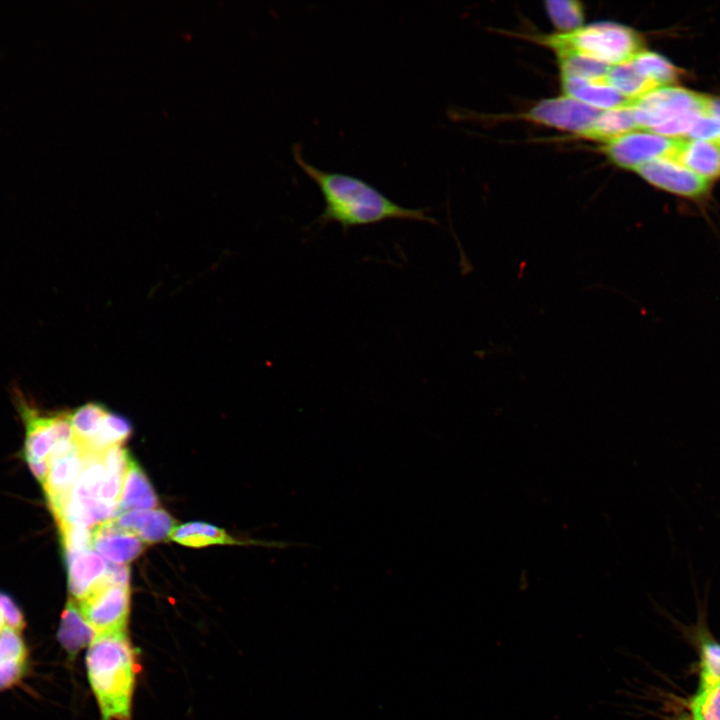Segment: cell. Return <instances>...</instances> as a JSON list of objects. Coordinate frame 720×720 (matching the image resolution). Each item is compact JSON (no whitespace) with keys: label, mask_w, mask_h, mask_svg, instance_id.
Segmentation results:
<instances>
[{"label":"cell","mask_w":720,"mask_h":720,"mask_svg":"<svg viewBox=\"0 0 720 720\" xmlns=\"http://www.w3.org/2000/svg\"><path fill=\"white\" fill-rule=\"evenodd\" d=\"M86 668L101 720H131L138 663L126 631L96 635Z\"/></svg>","instance_id":"7a4b0ae2"},{"label":"cell","mask_w":720,"mask_h":720,"mask_svg":"<svg viewBox=\"0 0 720 720\" xmlns=\"http://www.w3.org/2000/svg\"><path fill=\"white\" fill-rule=\"evenodd\" d=\"M27 663L0 664V691L15 686L22 680Z\"/></svg>","instance_id":"1f68e13d"},{"label":"cell","mask_w":720,"mask_h":720,"mask_svg":"<svg viewBox=\"0 0 720 720\" xmlns=\"http://www.w3.org/2000/svg\"><path fill=\"white\" fill-rule=\"evenodd\" d=\"M538 42L552 49L558 58L574 55L610 67L630 60L642 50V40L637 32L612 22H599L570 32L542 36Z\"/></svg>","instance_id":"3957f363"},{"label":"cell","mask_w":720,"mask_h":720,"mask_svg":"<svg viewBox=\"0 0 720 720\" xmlns=\"http://www.w3.org/2000/svg\"><path fill=\"white\" fill-rule=\"evenodd\" d=\"M86 462V453L78 448L50 464L43 487L52 512L70 496Z\"/></svg>","instance_id":"8fae6325"},{"label":"cell","mask_w":720,"mask_h":720,"mask_svg":"<svg viewBox=\"0 0 720 720\" xmlns=\"http://www.w3.org/2000/svg\"><path fill=\"white\" fill-rule=\"evenodd\" d=\"M673 159L709 181L720 176L719 143L680 138Z\"/></svg>","instance_id":"9a60e30c"},{"label":"cell","mask_w":720,"mask_h":720,"mask_svg":"<svg viewBox=\"0 0 720 720\" xmlns=\"http://www.w3.org/2000/svg\"><path fill=\"white\" fill-rule=\"evenodd\" d=\"M0 615L6 627L22 632L26 626L24 614L19 606L3 592H0Z\"/></svg>","instance_id":"4dcf8cb0"},{"label":"cell","mask_w":720,"mask_h":720,"mask_svg":"<svg viewBox=\"0 0 720 720\" xmlns=\"http://www.w3.org/2000/svg\"><path fill=\"white\" fill-rule=\"evenodd\" d=\"M158 504L157 495L149 479L132 459L126 471L118 501L119 514L134 510L155 509Z\"/></svg>","instance_id":"e0dca14e"},{"label":"cell","mask_w":720,"mask_h":720,"mask_svg":"<svg viewBox=\"0 0 720 720\" xmlns=\"http://www.w3.org/2000/svg\"><path fill=\"white\" fill-rule=\"evenodd\" d=\"M131 431V425L124 417L107 412L88 453H101L109 447L120 446L129 438Z\"/></svg>","instance_id":"603a6c76"},{"label":"cell","mask_w":720,"mask_h":720,"mask_svg":"<svg viewBox=\"0 0 720 720\" xmlns=\"http://www.w3.org/2000/svg\"><path fill=\"white\" fill-rule=\"evenodd\" d=\"M704 112L705 115L720 119V98L705 96Z\"/></svg>","instance_id":"d6a6232c"},{"label":"cell","mask_w":720,"mask_h":720,"mask_svg":"<svg viewBox=\"0 0 720 720\" xmlns=\"http://www.w3.org/2000/svg\"><path fill=\"white\" fill-rule=\"evenodd\" d=\"M638 130L632 108L628 105L601 111L591 128L581 137L606 144Z\"/></svg>","instance_id":"ac0fdd59"},{"label":"cell","mask_w":720,"mask_h":720,"mask_svg":"<svg viewBox=\"0 0 720 720\" xmlns=\"http://www.w3.org/2000/svg\"><path fill=\"white\" fill-rule=\"evenodd\" d=\"M77 604L96 635L126 631L130 609L129 586L109 583L103 576Z\"/></svg>","instance_id":"8992f818"},{"label":"cell","mask_w":720,"mask_h":720,"mask_svg":"<svg viewBox=\"0 0 720 720\" xmlns=\"http://www.w3.org/2000/svg\"><path fill=\"white\" fill-rule=\"evenodd\" d=\"M720 682V645L708 642L702 648L700 689Z\"/></svg>","instance_id":"83f0119b"},{"label":"cell","mask_w":720,"mask_h":720,"mask_svg":"<svg viewBox=\"0 0 720 720\" xmlns=\"http://www.w3.org/2000/svg\"><path fill=\"white\" fill-rule=\"evenodd\" d=\"M560 77H577L584 80H606L610 66L600 62L579 57L564 56L558 58Z\"/></svg>","instance_id":"d4e9b609"},{"label":"cell","mask_w":720,"mask_h":720,"mask_svg":"<svg viewBox=\"0 0 720 720\" xmlns=\"http://www.w3.org/2000/svg\"><path fill=\"white\" fill-rule=\"evenodd\" d=\"M631 59L611 66L606 81L625 98L634 101L659 87L646 78Z\"/></svg>","instance_id":"d6986e66"},{"label":"cell","mask_w":720,"mask_h":720,"mask_svg":"<svg viewBox=\"0 0 720 720\" xmlns=\"http://www.w3.org/2000/svg\"><path fill=\"white\" fill-rule=\"evenodd\" d=\"M113 519L119 527L147 543L164 540L176 526L175 520L159 508L123 512Z\"/></svg>","instance_id":"4fadbf2b"},{"label":"cell","mask_w":720,"mask_h":720,"mask_svg":"<svg viewBox=\"0 0 720 720\" xmlns=\"http://www.w3.org/2000/svg\"><path fill=\"white\" fill-rule=\"evenodd\" d=\"M561 85L564 95L598 110L615 109L631 103L606 80L590 81L577 77H561Z\"/></svg>","instance_id":"5bb4252c"},{"label":"cell","mask_w":720,"mask_h":720,"mask_svg":"<svg viewBox=\"0 0 720 720\" xmlns=\"http://www.w3.org/2000/svg\"><path fill=\"white\" fill-rule=\"evenodd\" d=\"M634 171L657 188L693 200L704 197L710 186L709 180L673 158H660Z\"/></svg>","instance_id":"9c48e42d"},{"label":"cell","mask_w":720,"mask_h":720,"mask_svg":"<svg viewBox=\"0 0 720 720\" xmlns=\"http://www.w3.org/2000/svg\"><path fill=\"white\" fill-rule=\"evenodd\" d=\"M680 138L638 130L604 144L601 151L624 169L636 168L660 158H673Z\"/></svg>","instance_id":"52a82bcc"},{"label":"cell","mask_w":720,"mask_h":720,"mask_svg":"<svg viewBox=\"0 0 720 720\" xmlns=\"http://www.w3.org/2000/svg\"><path fill=\"white\" fill-rule=\"evenodd\" d=\"M14 399L25 423V459L28 463L49 462L51 452L57 442L73 439L69 415H45L30 404L21 391L14 389Z\"/></svg>","instance_id":"5b68a950"},{"label":"cell","mask_w":720,"mask_h":720,"mask_svg":"<svg viewBox=\"0 0 720 720\" xmlns=\"http://www.w3.org/2000/svg\"><path fill=\"white\" fill-rule=\"evenodd\" d=\"M295 162L318 186L324 209L316 218L319 225L339 224L343 231L358 226L377 224L386 220H409L436 224L426 208L399 205L365 180L350 174L319 169L307 162L301 146L294 144Z\"/></svg>","instance_id":"6da1fadb"},{"label":"cell","mask_w":720,"mask_h":720,"mask_svg":"<svg viewBox=\"0 0 720 720\" xmlns=\"http://www.w3.org/2000/svg\"><path fill=\"white\" fill-rule=\"evenodd\" d=\"M96 634L82 615L78 604L71 599L67 602L57 632V638L68 656L73 659L79 651L89 647Z\"/></svg>","instance_id":"2e32d148"},{"label":"cell","mask_w":720,"mask_h":720,"mask_svg":"<svg viewBox=\"0 0 720 720\" xmlns=\"http://www.w3.org/2000/svg\"><path fill=\"white\" fill-rule=\"evenodd\" d=\"M66 560L69 591L79 601L103 578L108 563L92 549L67 552Z\"/></svg>","instance_id":"7c38bea8"},{"label":"cell","mask_w":720,"mask_h":720,"mask_svg":"<svg viewBox=\"0 0 720 720\" xmlns=\"http://www.w3.org/2000/svg\"><path fill=\"white\" fill-rule=\"evenodd\" d=\"M545 7L554 26L562 33L582 27L584 13L580 2L574 0H550L545 2Z\"/></svg>","instance_id":"cb8c5ba5"},{"label":"cell","mask_w":720,"mask_h":720,"mask_svg":"<svg viewBox=\"0 0 720 720\" xmlns=\"http://www.w3.org/2000/svg\"><path fill=\"white\" fill-rule=\"evenodd\" d=\"M601 111L563 95L538 102L522 117L530 122L582 136L591 128Z\"/></svg>","instance_id":"ba28073f"},{"label":"cell","mask_w":720,"mask_h":720,"mask_svg":"<svg viewBox=\"0 0 720 720\" xmlns=\"http://www.w3.org/2000/svg\"><path fill=\"white\" fill-rule=\"evenodd\" d=\"M173 541L190 547L214 544H239L224 530L204 522H188L175 526L169 536Z\"/></svg>","instance_id":"44dd1931"},{"label":"cell","mask_w":720,"mask_h":720,"mask_svg":"<svg viewBox=\"0 0 720 720\" xmlns=\"http://www.w3.org/2000/svg\"><path fill=\"white\" fill-rule=\"evenodd\" d=\"M686 137L720 143V119L708 115L698 116Z\"/></svg>","instance_id":"f546056e"},{"label":"cell","mask_w":720,"mask_h":720,"mask_svg":"<svg viewBox=\"0 0 720 720\" xmlns=\"http://www.w3.org/2000/svg\"><path fill=\"white\" fill-rule=\"evenodd\" d=\"M65 552H75L91 549L92 528L78 526H59Z\"/></svg>","instance_id":"f1b7e54d"},{"label":"cell","mask_w":720,"mask_h":720,"mask_svg":"<svg viewBox=\"0 0 720 720\" xmlns=\"http://www.w3.org/2000/svg\"><path fill=\"white\" fill-rule=\"evenodd\" d=\"M107 412L99 404L87 403L69 415L74 442L85 453L98 435Z\"/></svg>","instance_id":"ffe728a7"},{"label":"cell","mask_w":720,"mask_h":720,"mask_svg":"<svg viewBox=\"0 0 720 720\" xmlns=\"http://www.w3.org/2000/svg\"><path fill=\"white\" fill-rule=\"evenodd\" d=\"M3 627H4V622H3V619H2V617H1V615H0V630H1Z\"/></svg>","instance_id":"836d02e7"},{"label":"cell","mask_w":720,"mask_h":720,"mask_svg":"<svg viewBox=\"0 0 720 720\" xmlns=\"http://www.w3.org/2000/svg\"><path fill=\"white\" fill-rule=\"evenodd\" d=\"M92 546L103 558L125 565L143 551V541L119 527L114 519L98 523L92 528Z\"/></svg>","instance_id":"30bf717a"},{"label":"cell","mask_w":720,"mask_h":720,"mask_svg":"<svg viewBox=\"0 0 720 720\" xmlns=\"http://www.w3.org/2000/svg\"><path fill=\"white\" fill-rule=\"evenodd\" d=\"M690 709L692 720H720V682L700 689Z\"/></svg>","instance_id":"484cf974"},{"label":"cell","mask_w":720,"mask_h":720,"mask_svg":"<svg viewBox=\"0 0 720 720\" xmlns=\"http://www.w3.org/2000/svg\"><path fill=\"white\" fill-rule=\"evenodd\" d=\"M631 60L635 67L659 88L674 84L681 74L679 68L654 52L641 50Z\"/></svg>","instance_id":"7402d4cb"},{"label":"cell","mask_w":720,"mask_h":720,"mask_svg":"<svg viewBox=\"0 0 720 720\" xmlns=\"http://www.w3.org/2000/svg\"><path fill=\"white\" fill-rule=\"evenodd\" d=\"M705 96L693 91L666 86L631 101L639 130L658 134L666 125L691 114L704 112Z\"/></svg>","instance_id":"277c9868"},{"label":"cell","mask_w":720,"mask_h":720,"mask_svg":"<svg viewBox=\"0 0 720 720\" xmlns=\"http://www.w3.org/2000/svg\"><path fill=\"white\" fill-rule=\"evenodd\" d=\"M28 651L21 632L4 626L0 630V664L27 663Z\"/></svg>","instance_id":"4316f807"}]
</instances>
